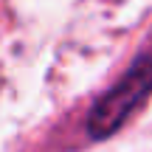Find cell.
Returning <instances> with one entry per match:
<instances>
[{
  "label": "cell",
  "mask_w": 152,
  "mask_h": 152,
  "mask_svg": "<svg viewBox=\"0 0 152 152\" xmlns=\"http://www.w3.org/2000/svg\"><path fill=\"white\" fill-rule=\"evenodd\" d=\"M152 93V56H138L127 73L99 96V102L87 113V135L102 141L118 132L130 121V115L141 107Z\"/></svg>",
  "instance_id": "cell-1"
}]
</instances>
